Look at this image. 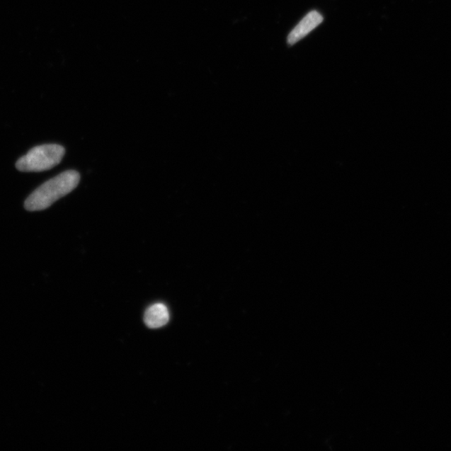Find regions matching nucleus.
<instances>
[{
	"label": "nucleus",
	"mask_w": 451,
	"mask_h": 451,
	"mask_svg": "<svg viewBox=\"0 0 451 451\" xmlns=\"http://www.w3.org/2000/svg\"><path fill=\"white\" fill-rule=\"evenodd\" d=\"M80 180L78 171H64L34 190L25 200V208L30 212L45 210L76 189Z\"/></svg>",
	"instance_id": "nucleus-1"
},
{
	"label": "nucleus",
	"mask_w": 451,
	"mask_h": 451,
	"mask_svg": "<svg viewBox=\"0 0 451 451\" xmlns=\"http://www.w3.org/2000/svg\"><path fill=\"white\" fill-rule=\"evenodd\" d=\"M66 154V150L57 144H46L32 148L16 162V169L24 173H40L57 166Z\"/></svg>",
	"instance_id": "nucleus-2"
},
{
	"label": "nucleus",
	"mask_w": 451,
	"mask_h": 451,
	"mask_svg": "<svg viewBox=\"0 0 451 451\" xmlns=\"http://www.w3.org/2000/svg\"><path fill=\"white\" fill-rule=\"evenodd\" d=\"M323 21L324 17L319 12L316 11L309 12L291 31V33L287 37V43L292 45L304 39L311 31H313L321 25Z\"/></svg>",
	"instance_id": "nucleus-3"
},
{
	"label": "nucleus",
	"mask_w": 451,
	"mask_h": 451,
	"mask_svg": "<svg viewBox=\"0 0 451 451\" xmlns=\"http://www.w3.org/2000/svg\"><path fill=\"white\" fill-rule=\"evenodd\" d=\"M147 326L158 329L164 326L169 321V312L164 304H156L149 307L144 316Z\"/></svg>",
	"instance_id": "nucleus-4"
}]
</instances>
